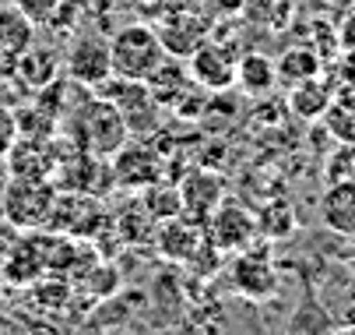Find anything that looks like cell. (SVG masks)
Masks as SVG:
<instances>
[{"mask_svg":"<svg viewBox=\"0 0 355 335\" xmlns=\"http://www.w3.org/2000/svg\"><path fill=\"white\" fill-rule=\"evenodd\" d=\"M67 134L74 138V145L88 156L98 159H113V152L130 138V127L123 120V113L113 106V99H106L103 92L85 99L81 106H74L71 120H67Z\"/></svg>","mask_w":355,"mask_h":335,"instance_id":"cell-1","label":"cell"},{"mask_svg":"<svg viewBox=\"0 0 355 335\" xmlns=\"http://www.w3.org/2000/svg\"><path fill=\"white\" fill-rule=\"evenodd\" d=\"M110 60H113V78H130V81H148L155 74L169 54L151 25H123L110 35Z\"/></svg>","mask_w":355,"mask_h":335,"instance_id":"cell-2","label":"cell"},{"mask_svg":"<svg viewBox=\"0 0 355 335\" xmlns=\"http://www.w3.org/2000/svg\"><path fill=\"white\" fill-rule=\"evenodd\" d=\"M4 215L15 222V226H42L49 222V212H53V202H57V190L49 180H25V177H11L4 195Z\"/></svg>","mask_w":355,"mask_h":335,"instance_id":"cell-3","label":"cell"},{"mask_svg":"<svg viewBox=\"0 0 355 335\" xmlns=\"http://www.w3.org/2000/svg\"><path fill=\"white\" fill-rule=\"evenodd\" d=\"M103 88V95L106 99H113V106L123 113V120H127V127L130 131H151L159 124V103H155V95H151V88H148V81H130V78H110V81H103L98 85Z\"/></svg>","mask_w":355,"mask_h":335,"instance_id":"cell-4","label":"cell"},{"mask_svg":"<svg viewBox=\"0 0 355 335\" xmlns=\"http://www.w3.org/2000/svg\"><path fill=\"white\" fill-rule=\"evenodd\" d=\"M64 71L71 81L85 88H98L103 81L113 78V60H110V39L103 35H78L74 46L67 50Z\"/></svg>","mask_w":355,"mask_h":335,"instance_id":"cell-5","label":"cell"},{"mask_svg":"<svg viewBox=\"0 0 355 335\" xmlns=\"http://www.w3.org/2000/svg\"><path fill=\"white\" fill-rule=\"evenodd\" d=\"M236 57H232V46H222L215 39L200 42L197 50L187 57V67H190V78L208 88V92H225L229 85H236Z\"/></svg>","mask_w":355,"mask_h":335,"instance_id":"cell-6","label":"cell"},{"mask_svg":"<svg viewBox=\"0 0 355 335\" xmlns=\"http://www.w3.org/2000/svg\"><path fill=\"white\" fill-rule=\"evenodd\" d=\"M205 226H208V236L218 251H236V254L246 251L253 244V236H257V215L246 212L243 205H232V202H222Z\"/></svg>","mask_w":355,"mask_h":335,"instance_id":"cell-7","label":"cell"},{"mask_svg":"<svg viewBox=\"0 0 355 335\" xmlns=\"http://www.w3.org/2000/svg\"><path fill=\"white\" fill-rule=\"evenodd\" d=\"M232 286L246 300H271L278 293V272L271 265V254L261 247L239 251V258L232 261Z\"/></svg>","mask_w":355,"mask_h":335,"instance_id":"cell-8","label":"cell"},{"mask_svg":"<svg viewBox=\"0 0 355 335\" xmlns=\"http://www.w3.org/2000/svg\"><path fill=\"white\" fill-rule=\"evenodd\" d=\"M110 173H113V183L144 190V187L162 180V159L151 152L148 145H130V141H123V145L113 152Z\"/></svg>","mask_w":355,"mask_h":335,"instance_id":"cell-9","label":"cell"},{"mask_svg":"<svg viewBox=\"0 0 355 335\" xmlns=\"http://www.w3.org/2000/svg\"><path fill=\"white\" fill-rule=\"evenodd\" d=\"M155 32H159V39H162V46H166L169 60H187L200 42L211 39V25L200 18V15H193V11H176V15H169Z\"/></svg>","mask_w":355,"mask_h":335,"instance_id":"cell-10","label":"cell"},{"mask_svg":"<svg viewBox=\"0 0 355 335\" xmlns=\"http://www.w3.org/2000/svg\"><path fill=\"white\" fill-rule=\"evenodd\" d=\"M11 159V177H25V180H49L60 166V152H57V141L53 138H28V145L18 138V145L8 152Z\"/></svg>","mask_w":355,"mask_h":335,"instance_id":"cell-11","label":"cell"},{"mask_svg":"<svg viewBox=\"0 0 355 335\" xmlns=\"http://www.w3.org/2000/svg\"><path fill=\"white\" fill-rule=\"evenodd\" d=\"M180 198H183V215L205 226L211 219V212L222 205V180L208 170H197L183 180Z\"/></svg>","mask_w":355,"mask_h":335,"instance_id":"cell-12","label":"cell"},{"mask_svg":"<svg viewBox=\"0 0 355 335\" xmlns=\"http://www.w3.org/2000/svg\"><path fill=\"white\" fill-rule=\"evenodd\" d=\"M320 219L331 233L355 236V180H338L324 190Z\"/></svg>","mask_w":355,"mask_h":335,"instance_id":"cell-13","label":"cell"},{"mask_svg":"<svg viewBox=\"0 0 355 335\" xmlns=\"http://www.w3.org/2000/svg\"><path fill=\"white\" fill-rule=\"evenodd\" d=\"M159 251L166 254V258H173V261H190V258H197V244H200V222H193V219H169V222H162V229H159Z\"/></svg>","mask_w":355,"mask_h":335,"instance_id":"cell-14","label":"cell"},{"mask_svg":"<svg viewBox=\"0 0 355 335\" xmlns=\"http://www.w3.org/2000/svg\"><path fill=\"white\" fill-rule=\"evenodd\" d=\"M60 60L49 46H28V50L15 60V74L21 78L25 88H49L57 81Z\"/></svg>","mask_w":355,"mask_h":335,"instance_id":"cell-15","label":"cell"},{"mask_svg":"<svg viewBox=\"0 0 355 335\" xmlns=\"http://www.w3.org/2000/svg\"><path fill=\"white\" fill-rule=\"evenodd\" d=\"M278 81V64L268 54H246L236 64V85L246 95H268Z\"/></svg>","mask_w":355,"mask_h":335,"instance_id":"cell-16","label":"cell"},{"mask_svg":"<svg viewBox=\"0 0 355 335\" xmlns=\"http://www.w3.org/2000/svg\"><path fill=\"white\" fill-rule=\"evenodd\" d=\"M28 46H32V18L21 8H4L0 11V57H8L15 67V60Z\"/></svg>","mask_w":355,"mask_h":335,"instance_id":"cell-17","label":"cell"},{"mask_svg":"<svg viewBox=\"0 0 355 335\" xmlns=\"http://www.w3.org/2000/svg\"><path fill=\"white\" fill-rule=\"evenodd\" d=\"M288 106H292L299 117H306V120H313V117H324V113L331 110V88L320 81V74H317V78H306V81L292 85Z\"/></svg>","mask_w":355,"mask_h":335,"instance_id":"cell-18","label":"cell"},{"mask_svg":"<svg viewBox=\"0 0 355 335\" xmlns=\"http://www.w3.org/2000/svg\"><path fill=\"white\" fill-rule=\"evenodd\" d=\"M278 78L288 81V85H299L306 78H317L320 74V54L313 50V46H292V50H285L278 60Z\"/></svg>","mask_w":355,"mask_h":335,"instance_id":"cell-19","label":"cell"},{"mask_svg":"<svg viewBox=\"0 0 355 335\" xmlns=\"http://www.w3.org/2000/svg\"><path fill=\"white\" fill-rule=\"evenodd\" d=\"M141 212H148V219H155V222H169V219L183 215L180 187H166V183H151V187H144Z\"/></svg>","mask_w":355,"mask_h":335,"instance_id":"cell-20","label":"cell"},{"mask_svg":"<svg viewBox=\"0 0 355 335\" xmlns=\"http://www.w3.org/2000/svg\"><path fill=\"white\" fill-rule=\"evenodd\" d=\"M292 229H295V212L288 202H271L268 209L257 212V233L271 236V240H282Z\"/></svg>","mask_w":355,"mask_h":335,"instance_id":"cell-21","label":"cell"},{"mask_svg":"<svg viewBox=\"0 0 355 335\" xmlns=\"http://www.w3.org/2000/svg\"><path fill=\"white\" fill-rule=\"evenodd\" d=\"M18 138H21V131H18V117H15V110L0 106V159H4V156L18 145Z\"/></svg>","mask_w":355,"mask_h":335,"instance_id":"cell-22","label":"cell"},{"mask_svg":"<svg viewBox=\"0 0 355 335\" xmlns=\"http://www.w3.org/2000/svg\"><path fill=\"white\" fill-rule=\"evenodd\" d=\"M18 8H21V11L32 18V25H35V22H49V18H53L57 8H60V0H21Z\"/></svg>","mask_w":355,"mask_h":335,"instance_id":"cell-23","label":"cell"},{"mask_svg":"<svg viewBox=\"0 0 355 335\" xmlns=\"http://www.w3.org/2000/svg\"><path fill=\"white\" fill-rule=\"evenodd\" d=\"M327 4H331V8H338V11H348V8L355 4V0H327Z\"/></svg>","mask_w":355,"mask_h":335,"instance_id":"cell-24","label":"cell"},{"mask_svg":"<svg viewBox=\"0 0 355 335\" xmlns=\"http://www.w3.org/2000/svg\"><path fill=\"white\" fill-rule=\"evenodd\" d=\"M352 240H355V236H352Z\"/></svg>","mask_w":355,"mask_h":335,"instance_id":"cell-25","label":"cell"}]
</instances>
